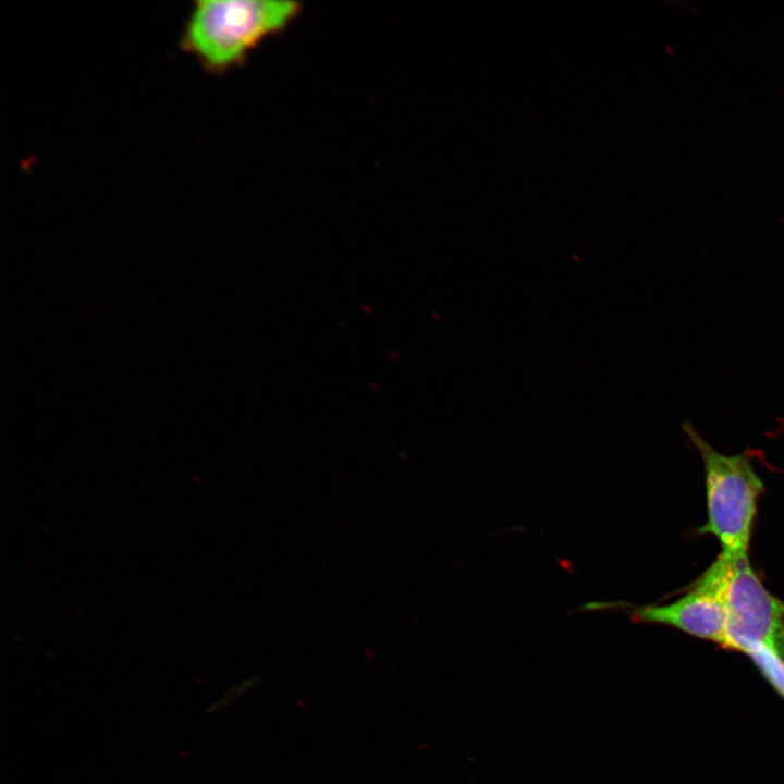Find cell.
<instances>
[{"label": "cell", "instance_id": "1", "mask_svg": "<svg viewBox=\"0 0 784 784\" xmlns=\"http://www.w3.org/2000/svg\"><path fill=\"white\" fill-rule=\"evenodd\" d=\"M294 1L199 0L183 32V48L207 70L224 72L299 13Z\"/></svg>", "mask_w": 784, "mask_h": 784}, {"label": "cell", "instance_id": "2", "mask_svg": "<svg viewBox=\"0 0 784 784\" xmlns=\"http://www.w3.org/2000/svg\"><path fill=\"white\" fill-rule=\"evenodd\" d=\"M683 430L699 451L705 467L707 522L699 529L714 536L722 551L748 555L757 505L763 483L747 454L714 450L689 421Z\"/></svg>", "mask_w": 784, "mask_h": 784}, {"label": "cell", "instance_id": "3", "mask_svg": "<svg viewBox=\"0 0 784 784\" xmlns=\"http://www.w3.org/2000/svg\"><path fill=\"white\" fill-rule=\"evenodd\" d=\"M718 560L727 614L724 648L744 652L762 645L784 658V602L763 586L748 555L722 551Z\"/></svg>", "mask_w": 784, "mask_h": 784}, {"label": "cell", "instance_id": "4", "mask_svg": "<svg viewBox=\"0 0 784 784\" xmlns=\"http://www.w3.org/2000/svg\"><path fill=\"white\" fill-rule=\"evenodd\" d=\"M589 610H628L636 623H652L677 628L691 636L724 647L727 614L723 596L722 569L716 560L677 600L667 604L633 605L623 602H595Z\"/></svg>", "mask_w": 784, "mask_h": 784}, {"label": "cell", "instance_id": "5", "mask_svg": "<svg viewBox=\"0 0 784 784\" xmlns=\"http://www.w3.org/2000/svg\"><path fill=\"white\" fill-rule=\"evenodd\" d=\"M744 653L784 699V658L762 645H751Z\"/></svg>", "mask_w": 784, "mask_h": 784}]
</instances>
